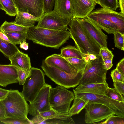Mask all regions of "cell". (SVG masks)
<instances>
[{"mask_svg":"<svg viewBox=\"0 0 124 124\" xmlns=\"http://www.w3.org/2000/svg\"><path fill=\"white\" fill-rule=\"evenodd\" d=\"M70 38L68 30H59L43 28L35 26L28 28L27 39L33 43L47 47L58 49Z\"/></svg>","mask_w":124,"mask_h":124,"instance_id":"1","label":"cell"},{"mask_svg":"<svg viewBox=\"0 0 124 124\" xmlns=\"http://www.w3.org/2000/svg\"><path fill=\"white\" fill-rule=\"evenodd\" d=\"M68 25L70 38L81 53L85 55L93 54L98 56L101 47L85 31L77 19L71 18Z\"/></svg>","mask_w":124,"mask_h":124,"instance_id":"2","label":"cell"},{"mask_svg":"<svg viewBox=\"0 0 124 124\" xmlns=\"http://www.w3.org/2000/svg\"><path fill=\"white\" fill-rule=\"evenodd\" d=\"M6 108V117L24 119L27 118L28 104L18 90H10L1 101Z\"/></svg>","mask_w":124,"mask_h":124,"instance_id":"3","label":"cell"},{"mask_svg":"<svg viewBox=\"0 0 124 124\" xmlns=\"http://www.w3.org/2000/svg\"><path fill=\"white\" fill-rule=\"evenodd\" d=\"M41 67L44 74L59 85L66 89L74 88L78 85L82 76L80 71L76 75L67 73L43 60Z\"/></svg>","mask_w":124,"mask_h":124,"instance_id":"4","label":"cell"},{"mask_svg":"<svg viewBox=\"0 0 124 124\" xmlns=\"http://www.w3.org/2000/svg\"><path fill=\"white\" fill-rule=\"evenodd\" d=\"M82 71V76L80 85L107 83L106 76L107 70L105 69L103 60L100 55L94 60L89 59Z\"/></svg>","mask_w":124,"mask_h":124,"instance_id":"5","label":"cell"},{"mask_svg":"<svg viewBox=\"0 0 124 124\" xmlns=\"http://www.w3.org/2000/svg\"><path fill=\"white\" fill-rule=\"evenodd\" d=\"M44 78L45 74L40 69L31 67L21 92L29 103L32 102L45 84Z\"/></svg>","mask_w":124,"mask_h":124,"instance_id":"6","label":"cell"},{"mask_svg":"<svg viewBox=\"0 0 124 124\" xmlns=\"http://www.w3.org/2000/svg\"><path fill=\"white\" fill-rule=\"evenodd\" d=\"M75 97L74 93L64 87L57 85L51 87L49 100L51 107L59 112L68 113L70 105Z\"/></svg>","mask_w":124,"mask_h":124,"instance_id":"7","label":"cell"},{"mask_svg":"<svg viewBox=\"0 0 124 124\" xmlns=\"http://www.w3.org/2000/svg\"><path fill=\"white\" fill-rule=\"evenodd\" d=\"M73 91L75 96L104 105L114 111L115 115L124 117V103L113 100L104 95L78 92L74 90Z\"/></svg>","mask_w":124,"mask_h":124,"instance_id":"8","label":"cell"},{"mask_svg":"<svg viewBox=\"0 0 124 124\" xmlns=\"http://www.w3.org/2000/svg\"><path fill=\"white\" fill-rule=\"evenodd\" d=\"M84 108L85 109V121L87 124L99 122L112 115H115L114 112L107 106L89 101Z\"/></svg>","mask_w":124,"mask_h":124,"instance_id":"9","label":"cell"},{"mask_svg":"<svg viewBox=\"0 0 124 124\" xmlns=\"http://www.w3.org/2000/svg\"><path fill=\"white\" fill-rule=\"evenodd\" d=\"M71 19L62 17L52 10L44 13L35 27L55 30H68Z\"/></svg>","mask_w":124,"mask_h":124,"instance_id":"10","label":"cell"},{"mask_svg":"<svg viewBox=\"0 0 124 124\" xmlns=\"http://www.w3.org/2000/svg\"><path fill=\"white\" fill-rule=\"evenodd\" d=\"M51 86L45 83L31 103L28 106V113L33 116L39 113L50 110L51 108L49 100Z\"/></svg>","mask_w":124,"mask_h":124,"instance_id":"11","label":"cell"},{"mask_svg":"<svg viewBox=\"0 0 124 124\" xmlns=\"http://www.w3.org/2000/svg\"><path fill=\"white\" fill-rule=\"evenodd\" d=\"M77 19L85 31L101 48L107 47L108 37L101 29L86 18Z\"/></svg>","mask_w":124,"mask_h":124,"instance_id":"12","label":"cell"},{"mask_svg":"<svg viewBox=\"0 0 124 124\" xmlns=\"http://www.w3.org/2000/svg\"><path fill=\"white\" fill-rule=\"evenodd\" d=\"M18 11L28 13L39 19L44 12L43 0H14Z\"/></svg>","mask_w":124,"mask_h":124,"instance_id":"13","label":"cell"},{"mask_svg":"<svg viewBox=\"0 0 124 124\" xmlns=\"http://www.w3.org/2000/svg\"><path fill=\"white\" fill-rule=\"evenodd\" d=\"M108 20L118 27L119 32L124 34V15L111 9L101 8L93 10L90 14Z\"/></svg>","mask_w":124,"mask_h":124,"instance_id":"14","label":"cell"},{"mask_svg":"<svg viewBox=\"0 0 124 124\" xmlns=\"http://www.w3.org/2000/svg\"><path fill=\"white\" fill-rule=\"evenodd\" d=\"M73 17L86 18L95 9L97 3L95 0H71Z\"/></svg>","mask_w":124,"mask_h":124,"instance_id":"15","label":"cell"},{"mask_svg":"<svg viewBox=\"0 0 124 124\" xmlns=\"http://www.w3.org/2000/svg\"><path fill=\"white\" fill-rule=\"evenodd\" d=\"M17 68L10 64H0V86L6 87L9 84L18 83Z\"/></svg>","mask_w":124,"mask_h":124,"instance_id":"16","label":"cell"},{"mask_svg":"<svg viewBox=\"0 0 124 124\" xmlns=\"http://www.w3.org/2000/svg\"><path fill=\"white\" fill-rule=\"evenodd\" d=\"M44 60L47 63L68 73L76 75L80 71L60 54H52L47 57Z\"/></svg>","mask_w":124,"mask_h":124,"instance_id":"17","label":"cell"},{"mask_svg":"<svg viewBox=\"0 0 124 124\" xmlns=\"http://www.w3.org/2000/svg\"><path fill=\"white\" fill-rule=\"evenodd\" d=\"M68 113H63L57 111L51 108L49 110L39 113L33 116L30 120L32 124H39L45 120L54 118L68 119L72 118Z\"/></svg>","mask_w":124,"mask_h":124,"instance_id":"18","label":"cell"},{"mask_svg":"<svg viewBox=\"0 0 124 124\" xmlns=\"http://www.w3.org/2000/svg\"><path fill=\"white\" fill-rule=\"evenodd\" d=\"M86 18L98 27L108 34H114L119 32V29L117 26L108 20L90 14Z\"/></svg>","mask_w":124,"mask_h":124,"instance_id":"19","label":"cell"},{"mask_svg":"<svg viewBox=\"0 0 124 124\" xmlns=\"http://www.w3.org/2000/svg\"><path fill=\"white\" fill-rule=\"evenodd\" d=\"M54 10L59 16L71 19L73 14L71 0H54Z\"/></svg>","mask_w":124,"mask_h":124,"instance_id":"20","label":"cell"},{"mask_svg":"<svg viewBox=\"0 0 124 124\" xmlns=\"http://www.w3.org/2000/svg\"><path fill=\"white\" fill-rule=\"evenodd\" d=\"M108 87L107 83H91L83 85H79L74 90L81 93L104 95L105 91Z\"/></svg>","mask_w":124,"mask_h":124,"instance_id":"21","label":"cell"},{"mask_svg":"<svg viewBox=\"0 0 124 124\" xmlns=\"http://www.w3.org/2000/svg\"><path fill=\"white\" fill-rule=\"evenodd\" d=\"M9 59L10 62V64L17 68L30 70L31 67L30 59L28 54L19 50Z\"/></svg>","mask_w":124,"mask_h":124,"instance_id":"22","label":"cell"},{"mask_svg":"<svg viewBox=\"0 0 124 124\" xmlns=\"http://www.w3.org/2000/svg\"><path fill=\"white\" fill-rule=\"evenodd\" d=\"M16 17L13 23L15 24L28 28L34 27L36 22L40 19L28 13L18 11Z\"/></svg>","mask_w":124,"mask_h":124,"instance_id":"23","label":"cell"},{"mask_svg":"<svg viewBox=\"0 0 124 124\" xmlns=\"http://www.w3.org/2000/svg\"><path fill=\"white\" fill-rule=\"evenodd\" d=\"M19 50L16 45L0 38V51L6 57L9 59Z\"/></svg>","mask_w":124,"mask_h":124,"instance_id":"24","label":"cell"},{"mask_svg":"<svg viewBox=\"0 0 124 124\" xmlns=\"http://www.w3.org/2000/svg\"><path fill=\"white\" fill-rule=\"evenodd\" d=\"M59 54L64 58H74L79 59L84 58L85 55L83 54L75 46L68 45L61 49Z\"/></svg>","mask_w":124,"mask_h":124,"instance_id":"25","label":"cell"},{"mask_svg":"<svg viewBox=\"0 0 124 124\" xmlns=\"http://www.w3.org/2000/svg\"><path fill=\"white\" fill-rule=\"evenodd\" d=\"M73 105L70 109L68 113L71 116L78 114L84 108L89 101L75 96Z\"/></svg>","mask_w":124,"mask_h":124,"instance_id":"26","label":"cell"},{"mask_svg":"<svg viewBox=\"0 0 124 124\" xmlns=\"http://www.w3.org/2000/svg\"><path fill=\"white\" fill-rule=\"evenodd\" d=\"M28 28L19 25L13 22L5 21L0 26V31L3 32H24L27 31Z\"/></svg>","mask_w":124,"mask_h":124,"instance_id":"27","label":"cell"},{"mask_svg":"<svg viewBox=\"0 0 124 124\" xmlns=\"http://www.w3.org/2000/svg\"><path fill=\"white\" fill-rule=\"evenodd\" d=\"M27 32V31L3 32L11 43L16 45L20 44L24 41H26Z\"/></svg>","mask_w":124,"mask_h":124,"instance_id":"28","label":"cell"},{"mask_svg":"<svg viewBox=\"0 0 124 124\" xmlns=\"http://www.w3.org/2000/svg\"><path fill=\"white\" fill-rule=\"evenodd\" d=\"M104 95L113 100L124 103V96L115 88L108 87L105 91Z\"/></svg>","mask_w":124,"mask_h":124,"instance_id":"29","label":"cell"},{"mask_svg":"<svg viewBox=\"0 0 124 124\" xmlns=\"http://www.w3.org/2000/svg\"><path fill=\"white\" fill-rule=\"evenodd\" d=\"M95 1L102 8L114 11L119 7L118 0H96Z\"/></svg>","mask_w":124,"mask_h":124,"instance_id":"30","label":"cell"},{"mask_svg":"<svg viewBox=\"0 0 124 124\" xmlns=\"http://www.w3.org/2000/svg\"><path fill=\"white\" fill-rule=\"evenodd\" d=\"M85 57L83 59L74 58H64L79 71H82L87 63Z\"/></svg>","mask_w":124,"mask_h":124,"instance_id":"31","label":"cell"},{"mask_svg":"<svg viewBox=\"0 0 124 124\" xmlns=\"http://www.w3.org/2000/svg\"><path fill=\"white\" fill-rule=\"evenodd\" d=\"M0 124H31V123L28 118L20 119L12 118L6 117L0 119Z\"/></svg>","mask_w":124,"mask_h":124,"instance_id":"32","label":"cell"},{"mask_svg":"<svg viewBox=\"0 0 124 124\" xmlns=\"http://www.w3.org/2000/svg\"><path fill=\"white\" fill-rule=\"evenodd\" d=\"M0 1L6 14L11 16L17 15L18 10L16 7L7 3L4 0H0Z\"/></svg>","mask_w":124,"mask_h":124,"instance_id":"33","label":"cell"},{"mask_svg":"<svg viewBox=\"0 0 124 124\" xmlns=\"http://www.w3.org/2000/svg\"><path fill=\"white\" fill-rule=\"evenodd\" d=\"M75 122L72 118L68 119L54 118L45 120L39 124H74Z\"/></svg>","mask_w":124,"mask_h":124,"instance_id":"34","label":"cell"},{"mask_svg":"<svg viewBox=\"0 0 124 124\" xmlns=\"http://www.w3.org/2000/svg\"><path fill=\"white\" fill-rule=\"evenodd\" d=\"M102 124H124V117L112 115L106 119L105 121L99 123Z\"/></svg>","mask_w":124,"mask_h":124,"instance_id":"35","label":"cell"},{"mask_svg":"<svg viewBox=\"0 0 124 124\" xmlns=\"http://www.w3.org/2000/svg\"><path fill=\"white\" fill-rule=\"evenodd\" d=\"M17 70L18 80L19 84L23 85L30 74L31 69H25L17 68Z\"/></svg>","mask_w":124,"mask_h":124,"instance_id":"36","label":"cell"},{"mask_svg":"<svg viewBox=\"0 0 124 124\" xmlns=\"http://www.w3.org/2000/svg\"><path fill=\"white\" fill-rule=\"evenodd\" d=\"M115 46L121 50L124 51V34L118 32L114 34Z\"/></svg>","mask_w":124,"mask_h":124,"instance_id":"37","label":"cell"},{"mask_svg":"<svg viewBox=\"0 0 124 124\" xmlns=\"http://www.w3.org/2000/svg\"><path fill=\"white\" fill-rule=\"evenodd\" d=\"M99 55L103 60L113 59L114 56L112 52L107 47L101 48L100 49Z\"/></svg>","mask_w":124,"mask_h":124,"instance_id":"38","label":"cell"},{"mask_svg":"<svg viewBox=\"0 0 124 124\" xmlns=\"http://www.w3.org/2000/svg\"><path fill=\"white\" fill-rule=\"evenodd\" d=\"M110 75L113 82L120 81L124 82V76L116 69L112 71Z\"/></svg>","mask_w":124,"mask_h":124,"instance_id":"39","label":"cell"},{"mask_svg":"<svg viewBox=\"0 0 124 124\" xmlns=\"http://www.w3.org/2000/svg\"><path fill=\"white\" fill-rule=\"evenodd\" d=\"M54 0H43L44 12L52 10Z\"/></svg>","mask_w":124,"mask_h":124,"instance_id":"40","label":"cell"},{"mask_svg":"<svg viewBox=\"0 0 124 124\" xmlns=\"http://www.w3.org/2000/svg\"><path fill=\"white\" fill-rule=\"evenodd\" d=\"M114 88L123 96L124 95V82L115 81L113 82Z\"/></svg>","mask_w":124,"mask_h":124,"instance_id":"41","label":"cell"},{"mask_svg":"<svg viewBox=\"0 0 124 124\" xmlns=\"http://www.w3.org/2000/svg\"><path fill=\"white\" fill-rule=\"evenodd\" d=\"M124 76V58L121 59L118 63L116 68Z\"/></svg>","mask_w":124,"mask_h":124,"instance_id":"42","label":"cell"},{"mask_svg":"<svg viewBox=\"0 0 124 124\" xmlns=\"http://www.w3.org/2000/svg\"><path fill=\"white\" fill-rule=\"evenodd\" d=\"M112 61L113 59H108L103 61L104 67L107 70L110 69L113 66Z\"/></svg>","mask_w":124,"mask_h":124,"instance_id":"43","label":"cell"},{"mask_svg":"<svg viewBox=\"0 0 124 124\" xmlns=\"http://www.w3.org/2000/svg\"><path fill=\"white\" fill-rule=\"evenodd\" d=\"M6 117V108L1 101H0V119Z\"/></svg>","mask_w":124,"mask_h":124,"instance_id":"44","label":"cell"},{"mask_svg":"<svg viewBox=\"0 0 124 124\" xmlns=\"http://www.w3.org/2000/svg\"><path fill=\"white\" fill-rule=\"evenodd\" d=\"M9 90L0 88V101L3 100L7 95Z\"/></svg>","mask_w":124,"mask_h":124,"instance_id":"45","label":"cell"},{"mask_svg":"<svg viewBox=\"0 0 124 124\" xmlns=\"http://www.w3.org/2000/svg\"><path fill=\"white\" fill-rule=\"evenodd\" d=\"M20 47L25 50H27L29 47L28 43L26 41H24L20 44Z\"/></svg>","mask_w":124,"mask_h":124,"instance_id":"46","label":"cell"},{"mask_svg":"<svg viewBox=\"0 0 124 124\" xmlns=\"http://www.w3.org/2000/svg\"><path fill=\"white\" fill-rule=\"evenodd\" d=\"M121 12L124 15V0H118Z\"/></svg>","mask_w":124,"mask_h":124,"instance_id":"47","label":"cell"},{"mask_svg":"<svg viewBox=\"0 0 124 124\" xmlns=\"http://www.w3.org/2000/svg\"><path fill=\"white\" fill-rule=\"evenodd\" d=\"M0 38L5 41L11 42L6 35L3 32L0 31Z\"/></svg>","mask_w":124,"mask_h":124,"instance_id":"48","label":"cell"},{"mask_svg":"<svg viewBox=\"0 0 124 124\" xmlns=\"http://www.w3.org/2000/svg\"><path fill=\"white\" fill-rule=\"evenodd\" d=\"M89 59L90 60H93L97 58V57L94 54H88Z\"/></svg>","mask_w":124,"mask_h":124,"instance_id":"49","label":"cell"},{"mask_svg":"<svg viewBox=\"0 0 124 124\" xmlns=\"http://www.w3.org/2000/svg\"><path fill=\"white\" fill-rule=\"evenodd\" d=\"M4 0L9 4L16 7L14 0Z\"/></svg>","mask_w":124,"mask_h":124,"instance_id":"50","label":"cell"},{"mask_svg":"<svg viewBox=\"0 0 124 124\" xmlns=\"http://www.w3.org/2000/svg\"><path fill=\"white\" fill-rule=\"evenodd\" d=\"M0 10H3V8L2 6V5H1L0 1Z\"/></svg>","mask_w":124,"mask_h":124,"instance_id":"51","label":"cell"},{"mask_svg":"<svg viewBox=\"0 0 124 124\" xmlns=\"http://www.w3.org/2000/svg\"><path fill=\"white\" fill-rule=\"evenodd\" d=\"M95 0L96 1V0Z\"/></svg>","mask_w":124,"mask_h":124,"instance_id":"52","label":"cell"}]
</instances>
